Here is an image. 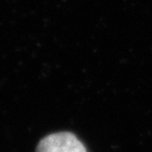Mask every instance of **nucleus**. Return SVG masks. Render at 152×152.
I'll return each mask as SVG.
<instances>
[{
	"label": "nucleus",
	"instance_id": "obj_1",
	"mask_svg": "<svg viewBox=\"0 0 152 152\" xmlns=\"http://www.w3.org/2000/svg\"><path fill=\"white\" fill-rule=\"evenodd\" d=\"M37 152H88L84 144L71 132H56L42 138Z\"/></svg>",
	"mask_w": 152,
	"mask_h": 152
}]
</instances>
